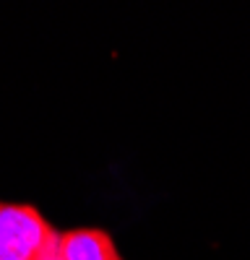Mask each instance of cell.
<instances>
[{
  "instance_id": "obj_1",
  "label": "cell",
  "mask_w": 250,
  "mask_h": 260,
  "mask_svg": "<svg viewBox=\"0 0 250 260\" xmlns=\"http://www.w3.org/2000/svg\"><path fill=\"white\" fill-rule=\"evenodd\" d=\"M60 229L39 206L0 198V260H60Z\"/></svg>"
},
{
  "instance_id": "obj_2",
  "label": "cell",
  "mask_w": 250,
  "mask_h": 260,
  "mask_svg": "<svg viewBox=\"0 0 250 260\" xmlns=\"http://www.w3.org/2000/svg\"><path fill=\"white\" fill-rule=\"evenodd\" d=\"M60 260H128L104 226H71L60 232Z\"/></svg>"
}]
</instances>
